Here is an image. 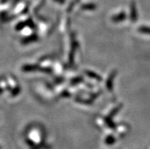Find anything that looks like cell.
<instances>
[{
  "label": "cell",
  "instance_id": "1",
  "mask_svg": "<svg viewBox=\"0 0 150 149\" xmlns=\"http://www.w3.org/2000/svg\"><path fill=\"white\" fill-rule=\"evenodd\" d=\"M131 12H132V20L135 21L136 18H137V15H136V8H135V5L134 4H132L131 6Z\"/></svg>",
  "mask_w": 150,
  "mask_h": 149
},
{
  "label": "cell",
  "instance_id": "2",
  "mask_svg": "<svg viewBox=\"0 0 150 149\" xmlns=\"http://www.w3.org/2000/svg\"><path fill=\"white\" fill-rule=\"evenodd\" d=\"M139 30V31L142 33L150 34V28H147V27H142V28H140Z\"/></svg>",
  "mask_w": 150,
  "mask_h": 149
}]
</instances>
